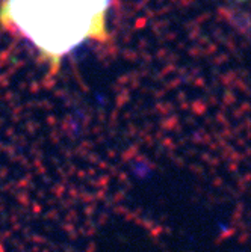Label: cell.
I'll return each mask as SVG.
<instances>
[{
  "label": "cell",
  "instance_id": "obj_1",
  "mask_svg": "<svg viewBox=\"0 0 251 252\" xmlns=\"http://www.w3.org/2000/svg\"><path fill=\"white\" fill-rule=\"evenodd\" d=\"M109 6L110 0H3L0 25L29 39L53 76L79 45L108 39Z\"/></svg>",
  "mask_w": 251,
  "mask_h": 252
}]
</instances>
